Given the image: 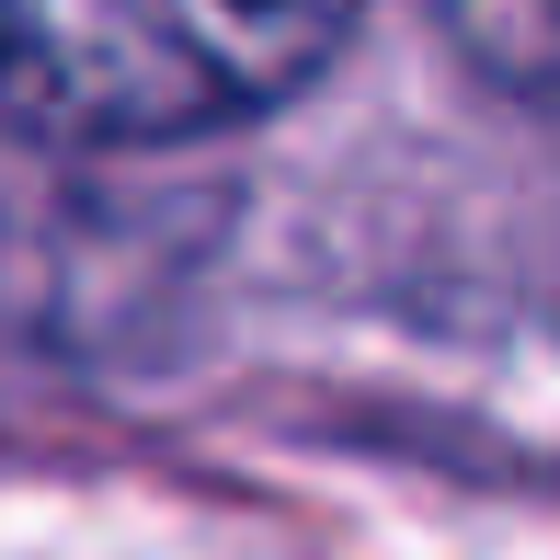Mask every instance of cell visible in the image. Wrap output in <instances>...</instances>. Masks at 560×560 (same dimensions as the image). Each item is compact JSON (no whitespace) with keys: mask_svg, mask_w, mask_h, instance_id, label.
Wrapping results in <instances>:
<instances>
[{"mask_svg":"<svg viewBox=\"0 0 560 560\" xmlns=\"http://www.w3.org/2000/svg\"><path fill=\"white\" fill-rule=\"evenodd\" d=\"M354 0H0V126L46 149H172L287 104Z\"/></svg>","mask_w":560,"mask_h":560,"instance_id":"1","label":"cell"},{"mask_svg":"<svg viewBox=\"0 0 560 560\" xmlns=\"http://www.w3.org/2000/svg\"><path fill=\"white\" fill-rule=\"evenodd\" d=\"M435 12H446V35L469 46L492 81L560 104V0H435Z\"/></svg>","mask_w":560,"mask_h":560,"instance_id":"2","label":"cell"}]
</instances>
